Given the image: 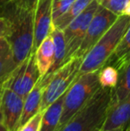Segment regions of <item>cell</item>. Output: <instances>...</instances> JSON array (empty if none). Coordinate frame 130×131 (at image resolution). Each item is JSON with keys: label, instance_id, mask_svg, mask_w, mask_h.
<instances>
[{"label": "cell", "instance_id": "26", "mask_svg": "<svg viewBox=\"0 0 130 131\" xmlns=\"http://www.w3.org/2000/svg\"><path fill=\"white\" fill-rule=\"evenodd\" d=\"M122 14L123 15H127V16H130V0L128 2H127V5H126V7L124 8L123 10V13H122Z\"/></svg>", "mask_w": 130, "mask_h": 131}, {"label": "cell", "instance_id": "25", "mask_svg": "<svg viewBox=\"0 0 130 131\" xmlns=\"http://www.w3.org/2000/svg\"><path fill=\"white\" fill-rule=\"evenodd\" d=\"M0 131H8L6 128V127H5V122H4L1 110H0Z\"/></svg>", "mask_w": 130, "mask_h": 131}, {"label": "cell", "instance_id": "20", "mask_svg": "<svg viewBox=\"0 0 130 131\" xmlns=\"http://www.w3.org/2000/svg\"><path fill=\"white\" fill-rule=\"evenodd\" d=\"M98 78L102 88H114L118 83L119 70L115 66L106 64L99 70Z\"/></svg>", "mask_w": 130, "mask_h": 131}, {"label": "cell", "instance_id": "7", "mask_svg": "<svg viewBox=\"0 0 130 131\" xmlns=\"http://www.w3.org/2000/svg\"><path fill=\"white\" fill-rule=\"evenodd\" d=\"M99 7H100L99 2L97 0H93L88 5V6L78 17L75 18L63 30L66 42L65 62L75 56L85 38L87 28Z\"/></svg>", "mask_w": 130, "mask_h": 131}, {"label": "cell", "instance_id": "24", "mask_svg": "<svg viewBox=\"0 0 130 131\" xmlns=\"http://www.w3.org/2000/svg\"><path fill=\"white\" fill-rule=\"evenodd\" d=\"M10 2H15V3L30 5V6H35V4H36V0H11Z\"/></svg>", "mask_w": 130, "mask_h": 131}, {"label": "cell", "instance_id": "15", "mask_svg": "<svg viewBox=\"0 0 130 131\" xmlns=\"http://www.w3.org/2000/svg\"><path fill=\"white\" fill-rule=\"evenodd\" d=\"M64 95L54 101L43 112L40 131H57L63 112Z\"/></svg>", "mask_w": 130, "mask_h": 131}, {"label": "cell", "instance_id": "2", "mask_svg": "<svg viewBox=\"0 0 130 131\" xmlns=\"http://www.w3.org/2000/svg\"><path fill=\"white\" fill-rule=\"evenodd\" d=\"M130 24V16L120 15L115 23L84 56L79 74L99 71L113 54Z\"/></svg>", "mask_w": 130, "mask_h": 131}, {"label": "cell", "instance_id": "6", "mask_svg": "<svg viewBox=\"0 0 130 131\" xmlns=\"http://www.w3.org/2000/svg\"><path fill=\"white\" fill-rule=\"evenodd\" d=\"M40 77L35 52H32L6 77L5 86L25 98Z\"/></svg>", "mask_w": 130, "mask_h": 131}, {"label": "cell", "instance_id": "5", "mask_svg": "<svg viewBox=\"0 0 130 131\" xmlns=\"http://www.w3.org/2000/svg\"><path fill=\"white\" fill-rule=\"evenodd\" d=\"M83 58L75 56L52 72L48 85L45 90L40 111L44 112L49 105L63 95L79 75Z\"/></svg>", "mask_w": 130, "mask_h": 131}, {"label": "cell", "instance_id": "23", "mask_svg": "<svg viewBox=\"0 0 130 131\" xmlns=\"http://www.w3.org/2000/svg\"><path fill=\"white\" fill-rule=\"evenodd\" d=\"M9 29V23L8 20L0 14V39L4 37H6L7 32Z\"/></svg>", "mask_w": 130, "mask_h": 131}, {"label": "cell", "instance_id": "11", "mask_svg": "<svg viewBox=\"0 0 130 131\" xmlns=\"http://www.w3.org/2000/svg\"><path fill=\"white\" fill-rule=\"evenodd\" d=\"M51 77H52V72H48L45 76L40 77L31 91L24 98V105H23L20 127L26 123L35 114L40 112V106H41L44 93L50 81Z\"/></svg>", "mask_w": 130, "mask_h": 131}, {"label": "cell", "instance_id": "17", "mask_svg": "<svg viewBox=\"0 0 130 131\" xmlns=\"http://www.w3.org/2000/svg\"><path fill=\"white\" fill-rule=\"evenodd\" d=\"M16 67L10 44L4 37L0 39V79L6 78Z\"/></svg>", "mask_w": 130, "mask_h": 131}, {"label": "cell", "instance_id": "3", "mask_svg": "<svg viewBox=\"0 0 130 131\" xmlns=\"http://www.w3.org/2000/svg\"><path fill=\"white\" fill-rule=\"evenodd\" d=\"M111 96L112 88L101 86L59 131H96L101 128L109 111Z\"/></svg>", "mask_w": 130, "mask_h": 131}, {"label": "cell", "instance_id": "14", "mask_svg": "<svg viewBox=\"0 0 130 131\" xmlns=\"http://www.w3.org/2000/svg\"><path fill=\"white\" fill-rule=\"evenodd\" d=\"M119 79L116 86L112 88L111 105L118 104L130 95V58L119 68Z\"/></svg>", "mask_w": 130, "mask_h": 131}, {"label": "cell", "instance_id": "1", "mask_svg": "<svg viewBox=\"0 0 130 131\" xmlns=\"http://www.w3.org/2000/svg\"><path fill=\"white\" fill-rule=\"evenodd\" d=\"M35 6L9 2L3 5L0 13L9 23L7 38L16 65L23 62L33 52Z\"/></svg>", "mask_w": 130, "mask_h": 131}, {"label": "cell", "instance_id": "13", "mask_svg": "<svg viewBox=\"0 0 130 131\" xmlns=\"http://www.w3.org/2000/svg\"><path fill=\"white\" fill-rule=\"evenodd\" d=\"M36 62L40 76L43 77L50 71L54 63V47L51 33L42 41L35 51Z\"/></svg>", "mask_w": 130, "mask_h": 131}, {"label": "cell", "instance_id": "21", "mask_svg": "<svg viewBox=\"0 0 130 131\" xmlns=\"http://www.w3.org/2000/svg\"><path fill=\"white\" fill-rule=\"evenodd\" d=\"M75 0H52L53 23L71 6Z\"/></svg>", "mask_w": 130, "mask_h": 131}, {"label": "cell", "instance_id": "27", "mask_svg": "<svg viewBox=\"0 0 130 131\" xmlns=\"http://www.w3.org/2000/svg\"><path fill=\"white\" fill-rule=\"evenodd\" d=\"M5 79H0V97H1V95H2V92H3V89H4V85H5Z\"/></svg>", "mask_w": 130, "mask_h": 131}, {"label": "cell", "instance_id": "28", "mask_svg": "<svg viewBox=\"0 0 130 131\" xmlns=\"http://www.w3.org/2000/svg\"><path fill=\"white\" fill-rule=\"evenodd\" d=\"M126 128H115V129H110V130H100V131H124Z\"/></svg>", "mask_w": 130, "mask_h": 131}, {"label": "cell", "instance_id": "12", "mask_svg": "<svg viewBox=\"0 0 130 131\" xmlns=\"http://www.w3.org/2000/svg\"><path fill=\"white\" fill-rule=\"evenodd\" d=\"M130 122V95L118 104L110 105L101 130L126 128Z\"/></svg>", "mask_w": 130, "mask_h": 131}, {"label": "cell", "instance_id": "18", "mask_svg": "<svg viewBox=\"0 0 130 131\" xmlns=\"http://www.w3.org/2000/svg\"><path fill=\"white\" fill-rule=\"evenodd\" d=\"M51 35H52L53 40H54V63H53V66L49 72H54L58 68H60L65 63L66 42L63 30H60L56 28H53L51 30Z\"/></svg>", "mask_w": 130, "mask_h": 131}, {"label": "cell", "instance_id": "29", "mask_svg": "<svg viewBox=\"0 0 130 131\" xmlns=\"http://www.w3.org/2000/svg\"><path fill=\"white\" fill-rule=\"evenodd\" d=\"M126 131H130V122H129V124L127 126V128H126Z\"/></svg>", "mask_w": 130, "mask_h": 131}, {"label": "cell", "instance_id": "9", "mask_svg": "<svg viewBox=\"0 0 130 131\" xmlns=\"http://www.w3.org/2000/svg\"><path fill=\"white\" fill-rule=\"evenodd\" d=\"M24 98L4 85L0 97V110L8 131H17L22 115Z\"/></svg>", "mask_w": 130, "mask_h": 131}, {"label": "cell", "instance_id": "16", "mask_svg": "<svg viewBox=\"0 0 130 131\" xmlns=\"http://www.w3.org/2000/svg\"><path fill=\"white\" fill-rule=\"evenodd\" d=\"M93 0H75L74 3L71 5V6L61 17L58 18L53 23V28H56V29L63 31L75 18L78 17L88 6V5Z\"/></svg>", "mask_w": 130, "mask_h": 131}, {"label": "cell", "instance_id": "19", "mask_svg": "<svg viewBox=\"0 0 130 131\" xmlns=\"http://www.w3.org/2000/svg\"><path fill=\"white\" fill-rule=\"evenodd\" d=\"M130 58V24L126 30L124 36L119 43L117 48L115 49L113 54L108 61L107 64L119 68L125 61ZM106 65V64H105Z\"/></svg>", "mask_w": 130, "mask_h": 131}, {"label": "cell", "instance_id": "22", "mask_svg": "<svg viewBox=\"0 0 130 131\" xmlns=\"http://www.w3.org/2000/svg\"><path fill=\"white\" fill-rule=\"evenodd\" d=\"M42 117H43V112L40 111L22 126L19 127L17 131H40Z\"/></svg>", "mask_w": 130, "mask_h": 131}, {"label": "cell", "instance_id": "30", "mask_svg": "<svg viewBox=\"0 0 130 131\" xmlns=\"http://www.w3.org/2000/svg\"><path fill=\"white\" fill-rule=\"evenodd\" d=\"M101 130V128H99V129H97V130H96V131H100Z\"/></svg>", "mask_w": 130, "mask_h": 131}, {"label": "cell", "instance_id": "8", "mask_svg": "<svg viewBox=\"0 0 130 131\" xmlns=\"http://www.w3.org/2000/svg\"><path fill=\"white\" fill-rule=\"evenodd\" d=\"M118 17L117 14L100 5L87 28L85 38L75 56L84 58V56L102 38V35L108 30V29L115 23Z\"/></svg>", "mask_w": 130, "mask_h": 131}, {"label": "cell", "instance_id": "4", "mask_svg": "<svg viewBox=\"0 0 130 131\" xmlns=\"http://www.w3.org/2000/svg\"><path fill=\"white\" fill-rule=\"evenodd\" d=\"M99 71L79 74L64 95L63 112L57 131L84 107L101 88Z\"/></svg>", "mask_w": 130, "mask_h": 131}, {"label": "cell", "instance_id": "10", "mask_svg": "<svg viewBox=\"0 0 130 131\" xmlns=\"http://www.w3.org/2000/svg\"><path fill=\"white\" fill-rule=\"evenodd\" d=\"M34 45L33 52L51 33L53 28L52 0H36L34 10Z\"/></svg>", "mask_w": 130, "mask_h": 131}]
</instances>
